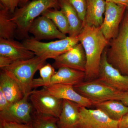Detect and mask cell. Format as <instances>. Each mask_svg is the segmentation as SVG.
<instances>
[{"label": "cell", "mask_w": 128, "mask_h": 128, "mask_svg": "<svg viewBox=\"0 0 128 128\" xmlns=\"http://www.w3.org/2000/svg\"><path fill=\"white\" fill-rule=\"evenodd\" d=\"M78 37L86 57L85 81L97 79L102 54L109 42L105 38L100 27L86 24L83 25Z\"/></svg>", "instance_id": "1"}, {"label": "cell", "mask_w": 128, "mask_h": 128, "mask_svg": "<svg viewBox=\"0 0 128 128\" xmlns=\"http://www.w3.org/2000/svg\"><path fill=\"white\" fill-rule=\"evenodd\" d=\"M58 1L34 0L17 8L11 17V19L17 26L16 37L24 40L29 38L28 30L33 22L46 10L60 9Z\"/></svg>", "instance_id": "2"}, {"label": "cell", "mask_w": 128, "mask_h": 128, "mask_svg": "<svg viewBox=\"0 0 128 128\" xmlns=\"http://www.w3.org/2000/svg\"><path fill=\"white\" fill-rule=\"evenodd\" d=\"M105 50L108 62L122 74L128 76V15L126 11L118 35Z\"/></svg>", "instance_id": "3"}, {"label": "cell", "mask_w": 128, "mask_h": 128, "mask_svg": "<svg viewBox=\"0 0 128 128\" xmlns=\"http://www.w3.org/2000/svg\"><path fill=\"white\" fill-rule=\"evenodd\" d=\"M46 60L35 55L28 59L15 61L1 70L5 72L18 83L24 95L32 91L34 74L45 64Z\"/></svg>", "instance_id": "4"}, {"label": "cell", "mask_w": 128, "mask_h": 128, "mask_svg": "<svg viewBox=\"0 0 128 128\" xmlns=\"http://www.w3.org/2000/svg\"><path fill=\"white\" fill-rule=\"evenodd\" d=\"M80 43L78 36L66 37L64 39L48 42L38 41L34 38L24 40L23 42L28 49L36 56L46 59L56 58L66 52Z\"/></svg>", "instance_id": "5"}, {"label": "cell", "mask_w": 128, "mask_h": 128, "mask_svg": "<svg viewBox=\"0 0 128 128\" xmlns=\"http://www.w3.org/2000/svg\"><path fill=\"white\" fill-rule=\"evenodd\" d=\"M73 87L79 94L91 101L94 105L108 100H119L122 92L98 78L84 81Z\"/></svg>", "instance_id": "6"}, {"label": "cell", "mask_w": 128, "mask_h": 128, "mask_svg": "<svg viewBox=\"0 0 128 128\" xmlns=\"http://www.w3.org/2000/svg\"><path fill=\"white\" fill-rule=\"evenodd\" d=\"M29 98L38 113L59 118L63 100L50 94L44 87L41 90H32Z\"/></svg>", "instance_id": "7"}, {"label": "cell", "mask_w": 128, "mask_h": 128, "mask_svg": "<svg viewBox=\"0 0 128 128\" xmlns=\"http://www.w3.org/2000/svg\"><path fill=\"white\" fill-rule=\"evenodd\" d=\"M106 2L105 18L100 28L105 38L109 42L118 34L127 7L112 2Z\"/></svg>", "instance_id": "8"}, {"label": "cell", "mask_w": 128, "mask_h": 128, "mask_svg": "<svg viewBox=\"0 0 128 128\" xmlns=\"http://www.w3.org/2000/svg\"><path fill=\"white\" fill-rule=\"evenodd\" d=\"M31 92L24 95L20 100L11 104L6 110L0 112V120L20 124L32 123V105L28 100Z\"/></svg>", "instance_id": "9"}, {"label": "cell", "mask_w": 128, "mask_h": 128, "mask_svg": "<svg viewBox=\"0 0 128 128\" xmlns=\"http://www.w3.org/2000/svg\"><path fill=\"white\" fill-rule=\"evenodd\" d=\"M118 122L98 108L80 106V121L76 128H118Z\"/></svg>", "instance_id": "10"}, {"label": "cell", "mask_w": 128, "mask_h": 128, "mask_svg": "<svg viewBox=\"0 0 128 128\" xmlns=\"http://www.w3.org/2000/svg\"><path fill=\"white\" fill-rule=\"evenodd\" d=\"M98 78L120 91L128 90V76L122 74L108 62L105 50L102 56Z\"/></svg>", "instance_id": "11"}, {"label": "cell", "mask_w": 128, "mask_h": 128, "mask_svg": "<svg viewBox=\"0 0 128 128\" xmlns=\"http://www.w3.org/2000/svg\"><path fill=\"white\" fill-rule=\"evenodd\" d=\"M54 60L52 66L55 68L67 67L86 72V57L83 46L80 42Z\"/></svg>", "instance_id": "12"}, {"label": "cell", "mask_w": 128, "mask_h": 128, "mask_svg": "<svg viewBox=\"0 0 128 128\" xmlns=\"http://www.w3.org/2000/svg\"><path fill=\"white\" fill-rule=\"evenodd\" d=\"M28 32L34 35V39L39 41L55 38L62 39L66 37V34L60 32L52 21L42 15L33 22Z\"/></svg>", "instance_id": "13"}, {"label": "cell", "mask_w": 128, "mask_h": 128, "mask_svg": "<svg viewBox=\"0 0 128 128\" xmlns=\"http://www.w3.org/2000/svg\"><path fill=\"white\" fill-rule=\"evenodd\" d=\"M44 87L50 94L57 98L72 101L80 106L90 108L94 105L91 101L77 92L72 85L54 84Z\"/></svg>", "instance_id": "14"}, {"label": "cell", "mask_w": 128, "mask_h": 128, "mask_svg": "<svg viewBox=\"0 0 128 128\" xmlns=\"http://www.w3.org/2000/svg\"><path fill=\"white\" fill-rule=\"evenodd\" d=\"M35 55L23 43L14 39L0 38V56L9 57L15 62L31 58Z\"/></svg>", "instance_id": "15"}, {"label": "cell", "mask_w": 128, "mask_h": 128, "mask_svg": "<svg viewBox=\"0 0 128 128\" xmlns=\"http://www.w3.org/2000/svg\"><path fill=\"white\" fill-rule=\"evenodd\" d=\"M80 107L77 103L63 100L61 113L57 122L58 128H76L80 119Z\"/></svg>", "instance_id": "16"}, {"label": "cell", "mask_w": 128, "mask_h": 128, "mask_svg": "<svg viewBox=\"0 0 128 128\" xmlns=\"http://www.w3.org/2000/svg\"><path fill=\"white\" fill-rule=\"evenodd\" d=\"M105 0H87L84 24L100 27L104 20L106 8Z\"/></svg>", "instance_id": "17"}, {"label": "cell", "mask_w": 128, "mask_h": 128, "mask_svg": "<svg viewBox=\"0 0 128 128\" xmlns=\"http://www.w3.org/2000/svg\"><path fill=\"white\" fill-rule=\"evenodd\" d=\"M85 78L86 73L84 72L61 67L52 77L50 85L62 84L75 86L85 81Z\"/></svg>", "instance_id": "18"}, {"label": "cell", "mask_w": 128, "mask_h": 128, "mask_svg": "<svg viewBox=\"0 0 128 128\" xmlns=\"http://www.w3.org/2000/svg\"><path fill=\"white\" fill-rule=\"evenodd\" d=\"M60 9L66 16L70 26L69 36H78L82 30L83 22L74 8L67 0H59Z\"/></svg>", "instance_id": "19"}, {"label": "cell", "mask_w": 128, "mask_h": 128, "mask_svg": "<svg viewBox=\"0 0 128 128\" xmlns=\"http://www.w3.org/2000/svg\"><path fill=\"white\" fill-rule=\"evenodd\" d=\"M0 90L11 104L20 100L24 96L18 83L2 70L0 74Z\"/></svg>", "instance_id": "20"}, {"label": "cell", "mask_w": 128, "mask_h": 128, "mask_svg": "<svg viewBox=\"0 0 128 128\" xmlns=\"http://www.w3.org/2000/svg\"><path fill=\"white\" fill-rule=\"evenodd\" d=\"M94 105L114 121H119L128 113V107L118 100H108Z\"/></svg>", "instance_id": "21"}, {"label": "cell", "mask_w": 128, "mask_h": 128, "mask_svg": "<svg viewBox=\"0 0 128 128\" xmlns=\"http://www.w3.org/2000/svg\"><path fill=\"white\" fill-rule=\"evenodd\" d=\"M0 38L6 39H14L16 38L17 26L11 19V12L0 4Z\"/></svg>", "instance_id": "22"}, {"label": "cell", "mask_w": 128, "mask_h": 128, "mask_svg": "<svg viewBox=\"0 0 128 128\" xmlns=\"http://www.w3.org/2000/svg\"><path fill=\"white\" fill-rule=\"evenodd\" d=\"M51 20L60 32L64 34H68L70 26L67 18L60 10L50 9L46 10L42 14Z\"/></svg>", "instance_id": "23"}, {"label": "cell", "mask_w": 128, "mask_h": 128, "mask_svg": "<svg viewBox=\"0 0 128 128\" xmlns=\"http://www.w3.org/2000/svg\"><path fill=\"white\" fill-rule=\"evenodd\" d=\"M40 77L34 79L32 83L33 88L43 86L47 87L50 85V81L56 72L55 68L50 64H44L39 70Z\"/></svg>", "instance_id": "24"}, {"label": "cell", "mask_w": 128, "mask_h": 128, "mask_svg": "<svg viewBox=\"0 0 128 128\" xmlns=\"http://www.w3.org/2000/svg\"><path fill=\"white\" fill-rule=\"evenodd\" d=\"M58 120L55 117L40 114L36 111L32 113V124L34 128H58Z\"/></svg>", "instance_id": "25"}, {"label": "cell", "mask_w": 128, "mask_h": 128, "mask_svg": "<svg viewBox=\"0 0 128 128\" xmlns=\"http://www.w3.org/2000/svg\"><path fill=\"white\" fill-rule=\"evenodd\" d=\"M76 10L84 24L87 8V0H67Z\"/></svg>", "instance_id": "26"}, {"label": "cell", "mask_w": 128, "mask_h": 128, "mask_svg": "<svg viewBox=\"0 0 128 128\" xmlns=\"http://www.w3.org/2000/svg\"><path fill=\"white\" fill-rule=\"evenodd\" d=\"M0 4L7 9L11 14L14 13L19 6V0H0Z\"/></svg>", "instance_id": "27"}, {"label": "cell", "mask_w": 128, "mask_h": 128, "mask_svg": "<svg viewBox=\"0 0 128 128\" xmlns=\"http://www.w3.org/2000/svg\"><path fill=\"white\" fill-rule=\"evenodd\" d=\"M0 126L2 128H34L32 123L20 124L0 120Z\"/></svg>", "instance_id": "28"}, {"label": "cell", "mask_w": 128, "mask_h": 128, "mask_svg": "<svg viewBox=\"0 0 128 128\" xmlns=\"http://www.w3.org/2000/svg\"><path fill=\"white\" fill-rule=\"evenodd\" d=\"M11 104L2 91L0 90V112L7 109Z\"/></svg>", "instance_id": "29"}, {"label": "cell", "mask_w": 128, "mask_h": 128, "mask_svg": "<svg viewBox=\"0 0 128 128\" xmlns=\"http://www.w3.org/2000/svg\"><path fill=\"white\" fill-rule=\"evenodd\" d=\"M14 61L12 59L6 56H0V69L9 66Z\"/></svg>", "instance_id": "30"}, {"label": "cell", "mask_w": 128, "mask_h": 128, "mask_svg": "<svg viewBox=\"0 0 128 128\" xmlns=\"http://www.w3.org/2000/svg\"><path fill=\"white\" fill-rule=\"evenodd\" d=\"M118 128H128V113L119 121Z\"/></svg>", "instance_id": "31"}, {"label": "cell", "mask_w": 128, "mask_h": 128, "mask_svg": "<svg viewBox=\"0 0 128 128\" xmlns=\"http://www.w3.org/2000/svg\"><path fill=\"white\" fill-rule=\"evenodd\" d=\"M119 100L128 107V90L122 92Z\"/></svg>", "instance_id": "32"}, {"label": "cell", "mask_w": 128, "mask_h": 128, "mask_svg": "<svg viewBox=\"0 0 128 128\" xmlns=\"http://www.w3.org/2000/svg\"><path fill=\"white\" fill-rule=\"evenodd\" d=\"M107 2H112L117 4L128 6V0H105Z\"/></svg>", "instance_id": "33"}, {"label": "cell", "mask_w": 128, "mask_h": 128, "mask_svg": "<svg viewBox=\"0 0 128 128\" xmlns=\"http://www.w3.org/2000/svg\"><path fill=\"white\" fill-rule=\"evenodd\" d=\"M34 0H19V6H22L26 4L28 2Z\"/></svg>", "instance_id": "34"}, {"label": "cell", "mask_w": 128, "mask_h": 128, "mask_svg": "<svg viewBox=\"0 0 128 128\" xmlns=\"http://www.w3.org/2000/svg\"><path fill=\"white\" fill-rule=\"evenodd\" d=\"M127 12H128V7H127Z\"/></svg>", "instance_id": "35"}, {"label": "cell", "mask_w": 128, "mask_h": 128, "mask_svg": "<svg viewBox=\"0 0 128 128\" xmlns=\"http://www.w3.org/2000/svg\"><path fill=\"white\" fill-rule=\"evenodd\" d=\"M0 128H2L1 126H0Z\"/></svg>", "instance_id": "36"}]
</instances>
